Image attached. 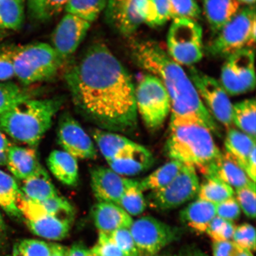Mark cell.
I'll use <instances>...</instances> for the list:
<instances>
[{
    "label": "cell",
    "instance_id": "cell-1",
    "mask_svg": "<svg viewBox=\"0 0 256 256\" xmlns=\"http://www.w3.org/2000/svg\"><path fill=\"white\" fill-rule=\"evenodd\" d=\"M65 79L74 103L101 130L123 132L136 128L132 78L105 44H92L66 72Z\"/></svg>",
    "mask_w": 256,
    "mask_h": 256
},
{
    "label": "cell",
    "instance_id": "cell-2",
    "mask_svg": "<svg viewBox=\"0 0 256 256\" xmlns=\"http://www.w3.org/2000/svg\"><path fill=\"white\" fill-rule=\"evenodd\" d=\"M130 49L137 65L161 80L169 96L172 114L200 120L212 134L220 136V127L188 74L158 43L152 40H135Z\"/></svg>",
    "mask_w": 256,
    "mask_h": 256
},
{
    "label": "cell",
    "instance_id": "cell-3",
    "mask_svg": "<svg viewBox=\"0 0 256 256\" xmlns=\"http://www.w3.org/2000/svg\"><path fill=\"white\" fill-rule=\"evenodd\" d=\"M212 134L200 120L171 114L164 146L166 154L171 160L192 166L202 172L222 153Z\"/></svg>",
    "mask_w": 256,
    "mask_h": 256
},
{
    "label": "cell",
    "instance_id": "cell-4",
    "mask_svg": "<svg viewBox=\"0 0 256 256\" xmlns=\"http://www.w3.org/2000/svg\"><path fill=\"white\" fill-rule=\"evenodd\" d=\"M62 105L60 98H28L0 116V130L19 142L36 146Z\"/></svg>",
    "mask_w": 256,
    "mask_h": 256
},
{
    "label": "cell",
    "instance_id": "cell-5",
    "mask_svg": "<svg viewBox=\"0 0 256 256\" xmlns=\"http://www.w3.org/2000/svg\"><path fill=\"white\" fill-rule=\"evenodd\" d=\"M14 76L26 86L46 81L58 72L64 60L50 44L10 46Z\"/></svg>",
    "mask_w": 256,
    "mask_h": 256
},
{
    "label": "cell",
    "instance_id": "cell-6",
    "mask_svg": "<svg viewBox=\"0 0 256 256\" xmlns=\"http://www.w3.org/2000/svg\"><path fill=\"white\" fill-rule=\"evenodd\" d=\"M254 5L241 8L218 33L206 47L209 55L226 58L245 48H254L256 41Z\"/></svg>",
    "mask_w": 256,
    "mask_h": 256
},
{
    "label": "cell",
    "instance_id": "cell-7",
    "mask_svg": "<svg viewBox=\"0 0 256 256\" xmlns=\"http://www.w3.org/2000/svg\"><path fill=\"white\" fill-rule=\"evenodd\" d=\"M137 112L148 130L161 127L170 113L167 90L158 76L147 74L135 88Z\"/></svg>",
    "mask_w": 256,
    "mask_h": 256
},
{
    "label": "cell",
    "instance_id": "cell-8",
    "mask_svg": "<svg viewBox=\"0 0 256 256\" xmlns=\"http://www.w3.org/2000/svg\"><path fill=\"white\" fill-rule=\"evenodd\" d=\"M202 28L197 21L172 20L167 36L168 55L179 65L193 66L202 58Z\"/></svg>",
    "mask_w": 256,
    "mask_h": 256
},
{
    "label": "cell",
    "instance_id": "cell-9",
    "mask_svg": "<svg viewBox=\"0 0 256 256\" xmlns=\"http://www.w3.org/2000/svg\"><path fill=\"white\" fill-rule=\"evenodd\" d=\"M200 186L196 168L184 165L170 183L160 190L150 192L146 198V204L156 210L176 209L196 198Z\"/></svg>",
    "mask_w": 256,
    "mask_h": 256
},
{
    "label": "cell",
    "instance_id": "cell-10",
    "mask_svg": "<svg viewBox=\"0 0 256 256\" xmlns=\"http://www.w3.org/2000/svg\"><path fill=\"white\" fill-rule=\"evenodd\" d=\"M254 48H247L226 58L220 72V84L230 96L254 90L256 87Z\"/></svg>",
    "mask_w": 256,
    "mask_h": 256
},
{
    "label": "cell",
    "instance_id": "cell-11",
    "mask_svg": "<svg viewBox=\"0 0 256 256\" xmlns=\"http://www.w3.org/2000/svg\"><path fill=\"white\" fill-rule=\"evenodd\" d=\"M130 231L140 256L158 254L180 236V230L152 216L134 220Z\"/></svg>",
    "mask_w": 256,
    "mask_h": 256
},
{
    "label": "cell",
    "instance_id": "cell-12",
    "mask_svg": "<svg viewBox=\"0 0 256 256\" xmlns=\"http://www.w3.org/2000/svg\"><path fill=\"white\" fill-rule=\"evenodd\" d=\"M18 206L34 234L55 241L62 240L68 235L72 220L47 212L40 204L28 199L22 192Z\"/></svg>",
    "mask_w": 256,
    "mask_h": 256
},
{
    "label": "cell",
    "instance_id": "cell-13",
    "mask_svg": "<svg viewBox=\"0 0 256 256\" xmlns=\"http://www.w3.org/2000/svg\"><path fill=\"white\" fill-rule=\"evenodd\" d=\"M188 76L214 119L226 129L232 128L233 104L220 82L193 66L188 70Z\"/></svg>",
    "mask_w": 256,
    "mask_h": 256
},
{
    "label": "cell",
    "instance_id": "cell-14",
    "mask_svg": "<svg viewBox=\"0 0 256 256\" xmlns=\"http://www.w3.org/2000/svg\"><path fill=\"white\" fill-rule=\"evenodd\" d=\"M58 142L63 151L76 159H94L98 152L91 138L74 118L65 114L60 118L57 132Z\"/></svg>",
    "mask_w": 256,
    "mask_h": 256
},
{
    "label": "cell",
    "instance_id": "cell-15",
    "mask_svg": "<svg viewBox=\"0 0 256 256\" xmlns=\"http://www.w3.org/2000/svg\"><path fill=\"white\" fill-rule=\"evenodd\" d=\"M91 23L66 14L54 30L50 46L64 62L78 49L91 26Z\"/></svg>",
    "mask_w": 256,
    "mask_h": 256
},
{
    "label": "cell",
    "instance_id": "cell-16",
    "mask_svg": "<svg viewBox=\"0 0 256 256\" xmlns=\"http://www.w3.org/2000/svg\"><path fill=\"white\" fill-rule=\"evenodd\" d=\"M144 1L107 0L104 10L108 24L123 36H131L144 24L142 10Z\"/></svg>",
    "mask_w": 256,
    "mask_h": 256
},
{
    "label": "cell",
    "instance_id": "cell-17",
    "mask_svg": "<svg viewBox=\"0 0 256 256\" xmlns=\"http://www.w3.org/2000/svg\"><path fill=\"white\" fill-rule=\"evenodd\" d=\"M92 191L98 202L119 204L122 196L128 188L138 181L116 174L110 168L98 166L92 170Z\"/></svg>",
    "mask_w": 256,
    "mask_h": 256
},
{
    "label": "cell",
    "instance_id": "cell-18",
    "mask_svg": "<svg viewBox=\"0 0 256 256\" xmlns=\"http://www.w3.org/2000/svg\"><path fill=\"white\" fill-rule=\"evenodd\" d=\"M201 172L206 178L212 177L218 179L235 190L245 186L252 182L244 170L226 152H222Z\"/></svg>",
    "mask_w": 256,
    "mask_h": 256
},
{
    "label": "cell",
    "instance_id": "cell-19",
    "mask_svg": "<svg viewBox=\"0 0 256 256\" xmlns=\"http://www.w3.org/2000/svg\"><path fill=\"white\" fill-rule=\"evenodd\" d=\"M92 218L99 232L110 235L122 228L130 229L132 217L116 204L98 202L92 209Z\"/></svg>",
    "mask_w": 256,
    "mask_h": 256
},
{
    "label": "cell",
    "instance_id": "cell-20",
    "mask_svg": "<svg viewBox=\"0 0 256 256\" xmlns=\"http://www.w3.org/2000/svg\"><path fill=\"white\" fill-rule=\"evenodd\" d=\"M6 166L12 174L22 181L46 171L33 148L18 146L9 147Z\"/></svg>",
    "mask_w": 256,
    "mask_h": 256
},
{
    "label": "cell",
    "instance_id": "cell-21",
    "mask_svg": "<svg viewBox=\"0 0 256 256\" xmlns=\"http://www.w3.org/2000/svg\"><path fill=\"white\" fill-rule=\"evenodd\" d=\"M107 162L112 170L124 177L136 176L146 171L152 166L154 158L146 147L138 144Z\"/></svg>",
    "mask_w": 256,
    "mask_h": 256
},
{
    "label": "cell",
    "instance_id": "cell-22",
    "mask_svg": "<svg viewBox=\"0 0 256 256\" xmlns=\"http://www.w3.org/2000/svg\"><path fill=\"white\" fill-rule=\"evenodd\" d=\"M240 4L238 0H202L204 14L214 34L234 17Z\"/></svg>",
    "mask_w": 256,
    "mask_h": 256
},
{
    "label": "cell",
    "instance_id": "cell-23",
    "mask_svg": "<svg viewBox=\"0 0 256 256\" xmlns=\"http://www.w3.org/2000/svg\"><path fill=\"white\" fill-rule=\"evenodd\" d=\"M216 204L198 199L180 212V218L188 226L199 233H206L211 220L216 216Z\"/></svg>",
    "mask_w": 256,
    "mask_h": 256
},
{
    "label": "cell",
    "instance_id": "cell-24",
    "mask_svg": "<svg viewBox=\"0 0 256 256\" xmlns=\"http://www.w3.org/2000/svg\"><path fill=\"white\" fill-rule=\"evenodd\" d=\"M48 166L55 178L64 184L74 186L78 182V159L63 150H54L48 158Z\"/></svg>",
    "mask_w": 256,
    "mask_h": 256
},
{
    "label": "cell",
    "instance_id": "cell-25",
    "mask_svg": "<svg viewBox=\"0 0 256 256\" xmlns=\"http://www.w3.org/2000/svg\"><path fill=\"white\" fill-rule=\"evenodd\" d=\"M92 136L107 162L132 148L138 144L116 132L101 129L92 130Z\"/></svg>",
    "mask_w": 256,
    "mask_h": 256
},
{
    "label": "cell",
    "instance_id": "cell-26",
    "mask_svg": "<svg viewBox=\"0 0 256 256\" xmlns=\"http://www.w3.org/2000/svg\"><path fill=\"white\" fill-rule=\"evenodd\" d=\"M226 152L245 171L250 156L256 148V139L230 128L225 139Z\"/></svg>",
    "mask_w": 256,
    "mask_h": 256
},
{
    "label": "cell",
    "instance_id": "cell-27",
    "mask_svg": "<svg viewBox=\"0 0 256 256\" xmlns=\"http://www.w3.org/2000/svg\"><path fill=\"white\" fill-rule=\"evenodd\" d=\"M21 194L15 179L0 169V206L8 216L16 218H22L18 206Z\"/></svg>",
    "mask_w": 256,
    "mask_h": 256
},
{
    "label": "cell",
    "instance_id": "cell-28",
    "mask_svg": "<svg viewBox=\"0 0 256 256\" xmlns=\"http://www.w3.org/2000/svg\"><path fill=\"white\" fill-rule=\"evenodd\" d=\"M20 190L28 199L34 202L58 195L46 171L24 180Z\"/></svg>",
    "mask_w": 256,
    "mask_h": 256
},
{
    "label": "cell",
    "instance_id": "cell-29",
    "mask_svg": "<svg viewBox=\"0 0 256 256\" xmlns=\"http://www.w3.org/2000/svg\"><path fill=\"white\" fill-rule=\"evenodd\" d=\"M256 111L254 98L246 99L232 106V124L242 132L254 139L256 137Z\"/></svg>",
    "mask_w": 256,
    "mask_h": 256
},
{
    "label": "cell",
    "instance_id": "cell-30",
    "mask_svg": "<svg viewBox=\"0 0 256 256\" xmlns=\"http://www.w3.org/2000/svg\"><path fill=\"white\" fill-rule=\"evenodd\" d=\"M184 164L170 160L139 181L138 187L142 192L154 191L166 186L177 176Z\"/></svg>",
    "mask_w": 256,
    "mask_h": 256
},
{
    "label": "cell",
    "instance_id": "cell-31",
    "mask_svg": "<svg viewBox=\"0 0 256 256\" xmlns=\"http://www.w3.org/2000/svg\"><path fill=\"white\" fill-rule=\"evenodd\" d=\"M200 185L198 199L217 204L234 196V188L224 182L212 177H206Z\"/></svg>",
    "mask_w": 256,
    "mask_h": 256
},
{
    "label": "cell",
    "instance_id": "cell-32",
    "mask_svg": "<svg viewBox=\"0 0 256 256\" xmlns=\"http://www.w3.org/2000/svg\"><path fill=\"white\" fill-rule=\"evenodd\" d=\"M142 14L144 24L152 28L161 26L170 19L169 0H145Z\"/></svg>",
    "mask_w": 256,
    "mask_h": 256
},
{
    "label": "cell",
    "instance_id": "cell-33",
    "mask_svg": "<svg viewBox=\"0 0 256 256\" xmlns=\"http://www.w3.org/2000/svg\"><path fill=\"white\" fill-rule=\"evenodd\" d=\"M24 6L22 0L0 1V28L17 30L23 24Z\"/></svg>",
    "mask_w": 256,
    "mask_h": 256
},
{
    "label": "cell",
    "instance_id": "cell-34",
    "mask_svg": "<svg viewBox=\"0 0 256 256\" xmlns=\"http://www.w3.org/2000/svg\"><path fill=\"white\" fill-rule=\"evenodd\" d=\"M107 0H69L66 6V14L78 16L92 24L104 10Z\"/></svg>",
    "mask_w": 256,
    "mask_h": 256
},
{
    "label": "cell",
    "instance_id": "cell-35",
    "mask_svg": "<svg viewBox=\"0 0 256 256\" xmlns=\"http://www.w3.org/2000/svg\"><path fill=\"white\" fill-rule=\"evenodd\" d=\"M69 0H28V10L34 20L46 22L62 12Z\"/></svg>",
    "mask_w": 256,
    "mask_h": 256
},
{
    "label": "cell",
    "instance_id": "cell-36",
    "mask_svg": "<svg viewBox=\"0 0 256 256\" xmlns=\"http://www.w3.org/2000/svg\"><path fill=\"white\" fill-rule=\"evenodd\" d=\"M31 97L30 92L14 82H0V116Z\"/></svg>",
    "mask_w": 256,
    "mask_h": 256
},
{
    "label": "cell",
    "instance_id": "cell-37",
    "mask_svg": "<svg viewBox=\"0 0 256 256\" xmlns=\"http://www.w3.org/2000/svg\"><path fill=\"white\" fill-rule=\"evenodd\" d=\"M138 183L128 188L122 196L119 206L130 216H138L145 211L146 202Z\"/></svg>",
    "mask_w": 256,
    "mask_h": 256
},
{
    "label": "cell",
    "instance_id": "cell-38",
    "mask_svg": "<svg viewBox=\"0 0 256 256\" xmlns=\"http://www.w3.org/2000/svg\"><path fill=\"white\" fill-rule=\"evenodd\" d=\"M170 17L197 21L200 18L201 10L195 0H169Z\"/></svg>",
    "mask_w": 256,
    "mask_h": 256
},
{
    "label": "cell",
    "instance_id": "cell-39",
    "mask_svg": "<svg viewBox=\"0 0 256 256\" xmlns=\"http://www.w3.org/2000/svg\"><path fill=\"white\" fill-rule=\"evenodd\" d=\"M50 243L35 239H24L16 243L12 256H50Z\"/></svg>",
    "mask_w": 256,
    "mask_h": 256
},
{
    "label": "cell",
    "instance_id": "cell-40",
    "mask_svg": "<svg viewBox=\"0 0 256 256\" xmlns=\"http://www.w3.org/2000/svg\"><path fill=\"white\" fill-rule=\"evenodd\" d=\"M236 199L239 204L240 209L249 218L254 220L256 218V183L250 184L234 190Z\"/></svg>",
    "mask_w": 256,
    "mask_h": 256
},
{
    "label": "cell",
    "instance_id": "cell-41",
    "mask_svg": "<svg viewBox=\"0 0 256 256\" xmlns=\"http://www.w3.org/2000/svg\"><path fill=\"white\" fill-rule=\"evenodd\" d=\"M234 222L216 216L211 220L206 233L213 242L232 240L236 228Z\"/></svg>",
    "mask_w": 256,
    "mask_h": 256
},
{
    "label": "cell",
    "instance_id": "cell-42",
    "mask_svg": "<svg viewBox=\"0 0 256 256\" xmlns=\"http://www.w3.org/2000/svg\"><path fill=\"white\" fill-rule=\"evenodd\" d=\"M40 204L47 212L52 215L73 220L74 210L66 198L57 195L46 200L36 202Z\"/></svg>",
    "mask_w": 256,
    "mask_h": 256
},
{
    "label": "cell",
    "instance_id": "cell-43",
    "mask_svg": "<svg viewBox=\"0 0 256 256\" xmlns=\"http://www.w3.org/2000/svg\"><path fill=\"white\" fill-rule=\"evenodd\" d=\"M232 241L240 248L248 250L252 252L256 250V230L254 227L248 223L236 226Z\"/></svg>",
    "mask_w": 256,
    "mask_h": 256
},
{
    "label": "cell",
    "instance_id": "cell-44",
    "mask_svg": "<svg viewBox=\"0 0 256 256\" xmlns=\"http://www.w3.org/2000/svg\"><path fill=\"white\" fill-rule=\"evenodd\" d=\"M110 236L115 244L126 256H140L130 229L117 230Z\"/></svg>",
    "mask_w": 256,
    "mask_h": 256
},
{
    "label": "cell",
    "instance_id": "cell-45",
    "mask_svg": "<svg viewBox=\"0 0 256 256\" xmlns=\"http://www.w3.org/2000/svg\"><path fill=\"white\" fill-rule=\"evenodd\" d=\"M99 256H126L112 240L110 235L99 232L98 242L90 250Z\"/></svg>",
    "mask_w": 256,
    "mask_h": 256
},
{
    "label": "cell",
    "instance_id": "cell-46",
    "mask_svg": "<svg viewBox=\"0 0 256 256\" xmlns=\"http://www.w3.org/2000/svg\"><path fill=\"white\" fill-rule=\"evenodd\" d=\"M216 216L224 220L234 222L241 215V209L235 196L216 204Z\"/></svg>",
    "mask_w": 256,
    "mask_h": 256
},
{
    "label": "cell",
    "instance_id": "cell-47",
    "mask_svg": "<svg viewBox=\"0 0 256 256\" xmlns=\"http://www.w3.org/2000/svg\"><path fill=\"white\" fill-rule=\"evenodd\" d=\"M14 76L10 46H0V82L9 81Z\"/></svg>",
    "mask_w": 256,
    "mask_h": 256
},
{
    "label": "cell",
    "instance_id": "cell-48",
    "mask_svg": "<svg viewBox=\"0 0 256 256\" xmlns=\"http://www.w3.org/2000/svg\"><path fill=\"white\" fill-rule=\"evenodd\" d=\"M242 249L232 240L212 243L213 256H238Z\"/></svg>",
    "mask_w": 256,
    "mask_h": 256
},
{
    "label": "cell",
    "instance_id": "cell-49",
    "mask_svg": "<svg viewBox=\"0 0 256 256\" xmlns=\"http://www.w3.org/2000/svg\"><path fill=\"white\" fill-rule=\"evenodd\" d=\"M10 146L7 137L0 130V166H6L8 152Z\"/></svg>",
    "mask_w": 256,
    "mask_h": 256
},
{
    "label": "cell",
    "instance_id": "cell-50",
    "mask_svg": "<svg viewBox=\"0 0 256 256\" xmlns=\"http://www.w3.org/2000/svg\"><path fill=\"white\" fill-rule=\"evenodd\" d=\"M256 149H254L252 152L251 155L248 160L247 166L245 170L246 174L250 180L256 183Z\"/></svg>",
    "mask_w": 256,
    "mask_h": 256
},
{
    "label": "cell",
    "instance_id": "cell-51",
    "mask_svg": "<svg viewBox=\"0 0 256 256\" xmlns=\"http://www.w3.org/2000/svg\"><path fill=\"white\" fill-rule=\"evenodd\" d=\"M90 250L82 242H76L70 249V256H89Z\"/></svg>",
    "mask_w": 256,
    "mask_h": 256
},
{
    "label": "cell",
    "instance_id": "cell-52",
    "mask_svg": "<svg viewBox=\"0 0 256 256\" xmlns=\"http://www.w3.org/2000/svg\"><path fill=\"white\" fill-rule=\"evenodd\" d=\"M50 256H70V248L58 243H50Z\"/></svg>",
    "mask_w": 256,
    "mask_h": 256
},
{
    "label": "cell",
    "instance_id": "cell-53",
    "mask_svg": "<svg viewBox=\"0 0 256 256\" xmlns=\"http://www.w3.org/2000/svg\"><path fill=\"white\" fill-rule=\"evenodd\" d=\"M178 256H209L206 252L200 250L198 248H192L184 252H182Z\"/></svg>",
    "mask_w": 256,
    "mask_h": 256
},
{
    "label": "cell",
    "instance_id": "cell-54",
    "mask_svg": "<svg viewBox=\"0 0 256 256\" xmlns=\"http://www.w3.org/2000/svg\"><path fill=\"white\" fill-rule=\"evenodd\" d=\"M238 256H254V254H252V252L251 251L248 250L247 249H242V250L241 252H240V254Z\"/></svg>",
    "mask_w": 256,
    "mask_h": 256
},
{
    "label": "cell",
    "instance_id": "cell-55",
    "mask_svg": "<svg viewBox=\"0 0 256 256\" xmlns=\"http://www.w3.org/2000/svg\"><path fill=\"white\" fill-rule=\"evenodd\" d=\"M5 226L4 220H3L2 217L0 212V236H1L3 232L4 231Z\"/></svg>",
    "mask_w": 256,
    "mask_h": 256
},
{
    "label": "cell",
    "instance_id": "cell-56",
    "mask_svg": "<svg viewBox=\"0 0 256 256\" xmlns=\"http://www.w3.org/2000/svg\"><path fill=\"white\" fill-rule=\"evenodd\" d=\"M240 3H244V4L248 6H252L254 4L256 0H238Z\"/></svg>",
    "mask_w": 256,
    "mask_h": 256
},
{
    "label": "cell",
    "instance_id": "cell-57",
    "mask_svg": "<svg viewBox=\"0 0 256 256\" xmlns=\"http://www.w3.org/2000/svg\"><path fill=\"white\" fill-rule=\"evenodd\" d=\"M178 256V255H176V256H168V255H164V254H154V255H146V256Z\"/></svg>",
    "mask_w": 256,
    "mask_h": 256
},
{
    "label": "cell",
    "instance_id": "cell-58",
    "mask_svg": "<svg viewBox=\"0 0 256 256\" xmlns=\"http://www.w3.org/2000/svg\"><path fill=\"white\" fill-rule=\"evenodd\" d=\"M89 256H98V255H97V254H92V252H90Z\"/></svg>",
    "mask_w": 256,
    "mask_h": 256
},
{
    "label": "cell",
    "instance_id": "cell-59",
    "mask_svg": "<svg viewBox=\"0 0 256 256\" xmlns=\"http://www.w3.org/2000/svg\"><path fill=\"white\" fill-rule=\"evenodd\" d=\"M1 30H2V28H0V32H1Z\"/></svg>",
    "mask_w": 256,
    "mask_h": 256
},
{
    "label": "cell",
    "instance_id": "cell-60",
    "mask_svg": "<svg viewBox=\"0 0 256 256\" xmlns=\"http://www.w3.org/2000/svg\"></svg>",
    "mask_w": 256,
    "mask_h": 256
},
{
    "label": "cell",
    "instance_id": "cell-61",
    "mask_svg": "<svg viewBox=\"0 0 256 256\" xmlns=\"http://www.w3.org/2000/svg\"><path fill=\"white\" fill-rule=\"evenodd\" d=\"M0 1H1V0H0Z\"/></svg>",
    "mask_w": 256,
    "mask_h": 256
},
{
    "label": "cell",
    "instance_id": "cell-62",
    "mask_svg": "<svg viewBox=\"0 0 256 256\" xmlns=\"http://www.w3.org/2000/svg\"><path fill=\"white\" fill-rule=\"evenodd\" d=\"M22 1H23V0H22Z\"/></svg>",
    "mask_w": 256,
    "mask_h": 256
}]
</instances>
